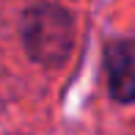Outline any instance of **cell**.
<instances>
[{"label":"cell","mask_w":135,"mask_h":135,"mask_svg":"<svg viewBox=\"0 0 135 135\" xmlns=\"http://www.w3.org/2000/svg\"><path fill=\"white\" fill-rule=\"evenodd\" d=\"M22 44L28 55L41 66H61L72 52L75 22L61 6L39 3L22 14Z\"/></svg>","instance_id":"obj_1"},{"label":"cell","mask_w":135,"mask_h":135,"mask_svg":"<svg viewBox=\"0 0 135 135\" xmlns=\"http://www.w3.org/2000/svg\"><path fill=\"white\" fill-rule=\"evenodd\" d=\"M105 72L110 97L121 105L132 102L135 97V52L130 39H119L105 50Z\"/></svg>","instance_id":"obj_2"}]
</instances>
